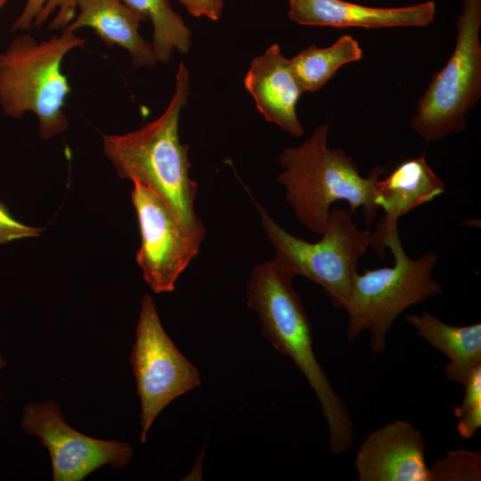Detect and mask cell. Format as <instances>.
<instances>
[{
	"label": "cell",
	"instance_id": "cell-5",
	"mask_svg": "<svg viewBox=\"0 0 481 481\" xmlns=\"http://www.w3.org/2000/svg\"><path fill=\"white\" fill-rule=\"evenodd\" d=\"M392 252L395 264L355 274L348 306L346 340L353 343L359 335L371 333L370 346L374 355L386 348L387 332L396 318L407 308L443 292L432 274L439 257L427 252L412 259L404 252L398 230L390 231L383 241Z\"/></svg>",
	"mask_w": 481,
	"mask_h": 481
},
{
	"label": "cell",
	"instance_id": "cell-14",
	"mask_svg": "<svg viewBox=\"0 0 481 481\" xmlns=\"http://www.w3.org/2000/svg\"><path fill=\"white\" fill-rule=\"evenodd\" d=\"M244 86L266 121L275 123L295 137L304 134L296 112L304 91L294 77L289 59L281 53L278 44L252 61Z\"/></svg>",
	"mask_w": 481,
	"mask_h": 481
},
{
	"label": "cell",
	"instance_id": "cell-12",
	"mask_svg": "<svg viewBox=\"0 0 481 481\" xmlns=\"http://www.w3.org/2000/svg\"><path fill=\"white\" fill-rule=\"evenodd\" d=\"M445 184L433 171L424 154L404 160L386 178L373 184L374 202L385 211L383 218L370 235V247L384 257L386 235L397 229L402 216L444 192Z\"/></svg>",
	"mask_w": 481,
	"mask_h": 481
},
{
	"label": "cell",
	"instance_id": "cell-13",
	"mask_svg": "<svg viewBox=\"0 0 481 481\" xmlns=\"http://www.w3.org/2000/svg\"><path fill=\"white\" fill-rule=\"evenodd\" d=\"M435 14L433 1L381 8L343 0H289V19L300 25L333 28L426 27Z\"/></svg>",
	"mask_w": 481,
	"mask_h": 481
},
{
	"label": "cell",
	"instance_id": "cell-22",
	"mask_svg": "<svg viewBox=\"0 0 481 481\" xmlns=\"http://www.w3.org/2000/svg\"><path fill=\"white\" fill-rule=\"evenodd\" d=\"M465 395L461 404L453 409V414L460 419L463 414L481 404V365L469 375L464 385Z\"/></svg>",
	"mask_w": 481,
	"mask_h": 481
},
{
	"label": "cell",
	"instance_id": "cell-10",
	"mask_svg": "<svg viewBox=\"0 0 481 481\" xmlns=\"http://www.w3.org/2000/svg\"><path fill=\"white\" fill-rule=\"evenodd\" d=\"M141 246L136 262L143 280L155 293L171 292L179 275L195 257L200 243L177 222L166 204L150 189L134 182Z\"/></svg>",
	"mask_w": 481,
	"mask_h": 481
},
{
	"label": "cell",
	"instance_id": "cell-23",
	"mask_svg": "<svg viewBox=\"0 0 481 481\" xmlns=\"http://www.w3.org/2000/svg\"><path fill=\"white\" fill-rule=\"evenodd\" d=\"M182 4L186 11L196 18L202 16L211 20H218L221 18L224 1L223 0H177Z\"/></svg>",
	"mask_w": 481,
	"mask_h": 481
},
{
	"label": "cell",
	"instance_id": "cell-4",
	"mask_svg": "<svg viewBox=\"0 0 481 481\" xmlns=\"http://www.w3.org/2000/svg\"><path fill=\"white\" fill-rule=\"evenodd\" d=\"M86 38L61 29L38 42L29 33L17 36L0 53V108L13 118L33 112L39 135L49 140L69 126L63 107L71 92L62 72L64 57Z\"/></svg>",
	"mask_w": 481,
	"mask_h": 481
},
{
	"label": "cell",
	"instance_id": "cell-25",
	"mask_svg": "<svg viewBox=\"0 0 481 481\" xmlns=\"http://www.w3.org/2000/svg\"><path fill=\"white\" fill-rule=\"evenodd\" d=\"M6 365V361L5 359L2 356V355L0 354V371L2 369H4V367Z\"/></svg>",
	"mask_w": 481,
	"mask_h": 481
},
{
	"label": "cell",
	"instance_id": "cell-3",
	"mask_svg": "<svg viewBox=\"0 0 481 481\" xmlns=\"http://www.w3.org/2000/svg\"><path fill=\"white\" fill-rule=\"evenodd\" d=\"M329 129L328 124H322L299 146L285 148L279 159L284 170L277 176L297 220L320 235L326 228L330 206L338 200L347 202L353 214L361 208L366 224H372L379 209L374 202L373 184L384 172L377 166L367 177L362 176L344 150L328 146Z\"/></svg>",
	"mask_w": 481,
	"mask_h": 481
},
{
	"label": "cell",
	"instance_id": "cell-2",
	"mask_svg": "<svg viewBox=\"0 0 481 481\" xmlns=\"http://www.w3.org/2000/svg\"><path fill=\"white\" fill-rule=\"evenodd\" d=\"M294 277L275 258L258 264L248 283L247 304L258 315L262 335L304 374L326 420L329 449L343 454L355 442L353 422L315 357L311 322L293 288Z\"/></svg>",
	"mask_w": 481,
	"mask_h": 481
},
{
	"label": "cell",
	"instance_id": "cell-18",
	"mask_svg": "<svg viewBox=\"0 0 481 481\" xmlns=\"http://www.w3.org/2000/svg\"><path fill=\"white\" fill-rule=\"evenodd\" d=\"M145 21L152 25L151 46L157 61L167 63L174 49L185 54L192 45V32L174 11L170 0H122Z\"/></svg>",
	"mask_w": 481,
	"mask_h": 481
},
{
	"label": "cell",
	"instance_id": "cell-20",
	"mask_svg": "<svg viewBox=\"0 0 481 481\" xmlns=\"http://www.w3.org/2000/svg\"><path fill=\"white\" fill-rule=\"evenodd\" d=\"M430 481H480L481 454L459 448L450 450L429 468Z\"/></svg>",
	"mask_w": 481,
	"mask_h": 481
},
{
	"label": "cell",
	"instance_id": "cell-8",
	"mask_svg": "<svg viewBox=\"0 0 481 481\" xmlns=\"http://www.w3.org/2000/svg\"><path fill=\"white\" fill-rule=\"evenodd\" d=\"M130 362L141 402L140 440L144 443L161 411L176 397L200 385L199 371L164 330L149 294L141 300Z\"/></svg>",
	"mask_w": 481,
	"mask_h": 481
},
{
	"label": "cell",
	"instance_id": "cell-26",
	"mask_svg": "<svg viewBox=\"0 0 481 481\" xmlns=\"http://www.w3.org/2000/svg\"><path fill=\"white\" fill-rule=\"evenodd\" d=\"M8 0H0V12Z\"/></svg>",
	"mask_w": 481,
	"mask_h": 481
},
{
	"label": "cell",
	"instance_id": "cell-19",
	"mask_svg": "<svg viewBox=\"0 0 481 481\" xmlns=\"http://www.w3.org/2000/svg\"><path fill=\"white\" fill-rule=\"evenodd\" d=\"M78 0H26L25 5L12 25V33L40 29L53 16L48 29L61 30L75 18Z\"/></svg>",
	"mask_w": 481,
	"mask_h": 481
},
{
	"label": "cell",
	"instance_id": "cell-16",
	"mask_svg": "<svg viewBox=\"0 0 481 481\" xmlns=\"http://www.w3.org/2000/svg\"><path fill=\"white\" fill-rule=\"evenodd\" d=\"M405 320L418 336L446 355V378L464 387L469 373L481 365V324L454 326L427 311L408 314Z\"/></svg>",
	"mask_w": 481,
	"mask_h": 481
},
{
	"label": "cell",
	"instance_id": "cell-15",
	"mask_svg": "<svg viewBox=\"0 0 481 481\" xmlns=\"http://www.w3.org/2000/svg\"><path fill=\"white\" fill-rule=\"evenodd\" d=\"M143 21L122 0H78L74 20L63 29L90 28L105 46L126 50L135 68H153L158 61L151 44L139 33Z\"/></svg>",
	"mask_w": 481,
	"mask_h": 481
},
{
	"label": "cell",
	"instance_id": "cell-17",
	"mask_svg": "<svg viewBox=\"0 0 481 481\" xmlns=\"http://www.w3.org/2000/svg\"><path fill=\"white\" fill-rule=\"evenodd\" d=\"M363 56L358 42L349 35L340 37L332 45L319 48L311 45L289 59L295 78L304 92L320 90L343 65Z\"/></svg>",
	"mask_w": 481,
	"mask_h": 481
},
{
	"label": "cell",
	"instance_id": "cell-21",
	"mask_svg": "<svg viewBox=\"0 0 481 481\" xmlns=\"http://www.w3.org/2000/svg\"><path fill=\"white\" fill-rule=\"evenodd\" d=\"M43 228L29 226L12 217L6 208L0 203V244L22 238L37 237Z\"/></svg>",
	"mask_w": 481,
	"mask_h": 481
},
{
	"label": "cell",
	"instance_id": "cell-1",
	"mask_svg": "<svg viewBox=\"0 0 481 481\" xmlns=\"http://www.w3.org/2000/svg\"><path fill=\"white\" fill-rule=\"evenodd\" d=\"M189 94V72L180 62L174 94L165 111L135 131L102 135V143L118 176L153 192L180 225L201 242L206 229L194 210L198 184L189 174V147L180 142L178 133L180 114Z\"/></svg>",
	"mask_w": 481,
	"mask_h": 481
},
{
	"label": "cell",
	"instance_id": "cell-24",
	"mask_svg": "<svg viewBox=\"0 0 481 481\" xmlns=\"http://www.w3.org/2000/svg\"><path fill=\"white\" fill-rule=\"evenodd\" d=\"M457 424V431L461 437L470 439L481 427V404L463 414Z\"/></svg>",
	"mask_w": 481,
	"mask_h": 481
},
{
	"label": "cell",
	"instance_id": "cell-9",
	"mask_svg": "<svg viewBox=\"0 0 481 481\" xmlns=\"http://www.w3.org/2000/svg\"><path fill=\"white\" fill-rule=\"evenodd\" d=\"M21 428L39 437L49 451L54 481H80L106 464L122 468L133 457L125 442L94 438L72 428L53 401L26 404Z\"/></svg>",
	"mask_w": 481,
	"mask_h": 481
},
{
	"label": "cell",
	"instance_id": "cell-11",
	"mask_svg": "<svg viewBox=\"0 0 481 481\" xmlns=\"http://www.w3.org/2000/svg\"><path fill=\"white\" fill-rule=\"evenodd\" d=\"M422 433L396 420L374 429L360 445L355 467L360 481H430Z\"/></svg>",
	"mask_w": 481,
	"mask_h": 481
},
{
	"label": "cell",
	"instance_id": "cell-6",
	"mask_svg": "<svg viewBox=\"0 0 481 481\" xmlns=\"http://www.w3.org/2000/svg\"><path fill=\"white\" fill-rule=\"evenodd\" d=\"M254 203L275 249V259L294 276L322 286L332 305L346 310L358 261L370 247L371 232L357 227L349 209L330 208L321 240L308 242L288 232L261 205Z\"/></svg>",
	"mask_w": 481,
	"mask_h": 481
},
{
	"label": "cell",
	"instance_id": "cell-7",
	"mask_svg": "<svg viewBox=\"0 0 481 481\" xmlns=\"http://www.w3.org/2000/svg\"><path fill=\"white\" fill-rule=\"evenodd\" d=\"M454 50L419 100L410 126L426 142L465 128V118L481 95V0H463Z\"/></svg>",
	"mask_w": 481,
	"mask_h": 481
}]
</instances>
